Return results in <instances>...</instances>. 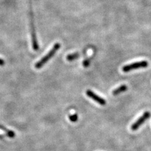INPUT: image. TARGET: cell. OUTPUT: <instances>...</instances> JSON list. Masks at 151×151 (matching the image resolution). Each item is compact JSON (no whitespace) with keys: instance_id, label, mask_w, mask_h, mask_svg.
Returning <instances> with one entry per match:
<instances>
[{"instance_id":"1","label":"cell","mask_w":151,"mask_h":151,"mask_svg":"<svg viewBox=\"0 0 151 151\" xmlns=\"http://www.w3.org/2000/svg\"><path fill=\"white\" fill-rule=\"evenodd\" d=\"M60 44L59 43H56L54 45L53 47L52 48L48 53H47L45 55H44L40 60L35 64V68L36 69H40L43 66L48 62V61L52 59L54 57V55L55 54V53L58 52V50L60 48Z\"/></svg>"},{"instance_id":"2","label":"cell","mask_w":151,"mask_h":151,"mask_svg":"<svg viewBox=\"0 0 151 151\" xmlns=\"http://www.w3.org/2000/svg\"><path fill=\"white\" fill-rule=\"evenodd\" d=\"M29 17H30V32H31V37H32V47L34 50L37 51L39 50V44H38V41L37 39L35 28L34 22V16H33L30 0H29Z\"/></svg>"},{"instance_id":"3","label":"cell","mask_w":151,"mask_h":151,"mask_svg":"<svg viewBox=\"0 0 151 151\" xmlns=\"http://www.w3.org/2000/svg\"><path fill=\"white\" fill-rule=\"evenodd\" d=\"M148 66V63L146 60L139 61V62L133 63L124 65L122 68V70L124 73H129L132 70L137 69L140 68H145Z\"/></svg>"},{"instance_id":"4","label":"cell","mask_w":151,"mask_h":151,"mask_svg":"<svg viewBox=\"0 0 151 151\" xmlns=\"http://www.w3.org/2000/svg\"><path fill=\"white\" fill-rule=\"evenodd\" d=\"M150 116V114L149 111H145V113H144V114L140 118H139V119L132 125L131 129L134 131L137 130L139 127L149 119Z\"/></svg>"},{"instance_id":"5","label":"cell","mask_w":151,"mask_h":151,"mask_svg":"<svg viewBox=\"0 0 151 151\" xmlns=\"http://www.w3.org/2000/svg\"><path fill=\"white\" fill-rule=\"evenodd\" d=\"M86 95L89 98H91L92 100H93L94 101L98 103V104H100V105L104 106L106 104V101L105 99L100 97V96H98L97 94L94 93L93 91L90 90V89H88V90L86 91Z\"/></svg>"},{"instance_id":"6","label":"cell","mask_w":151,"mask_h":151,"mask_svg":"<svg viewBox=\"0 0 151 151\" xmlns=\"http://www.w3.org/2000/svg\"><path fill=\"white\" fill-rule=\"evenodd\" d=\"M127 89H128V87H127V85L122 84L117 88L113 89V91H112V94L114 96H116L118 94H120L122 93L125 92L127 90Z\"/></svg>"},{"instance_id":"7","label":"cell","mask_w":151,"mask_h":151,"mask_svg":"<svg viewBox=\"0 0 151 151\" xmlns=\"http://www.w3.org/2000/svg\"><path fill=\"white\" fill-rule=\"evenodd\" d=\"M0 129H1V130H3V132H6V135L8 137H10V138H14V137H15V133L13 131L8 130L7 129L4 128V127H3L1 125H0Z\"/></svg>"},{"instance_id":"8","label":"cell","mask_w":151,"mask_h":151,"mask_svg":"<svg viewBox=\"0 0 151 151\" xmlns=\"http://www.w3.org/2000/svg\"><path fill=\"white\" fill-rule=\"evenodd\" d=\"M79 57V54L78 52H76V53L68 55L66 59H67V60L69 61H73L75 59H77Z\"/></svg>"},{"instance_id":"9","label":"cell","mask_w":151,"mask_h":151,"mask_svg":"<svg viewBox=\"0 0 151 151\" xmlns=\"http://www.w3.org/2000/svg\"><path fill=\"white\" fill-rule=\"evenodd\" d=\"M69 119L70 121H71L72 122H76L78 120V116L77 113H74V114L73 115H69Z\"/></svg>"},{"instance_id":"10","label":"cell","mask_w":151,"mask_h":151,"mask_svg":"<svg viewBox=\"0 0 151 151\" xmlns=\"http://www.w3.org/2000/svg\"><path fill=\"white\" fill-rule=\"evenodd\" d=\"M89 64H90V60H89V59H85L83 62V65L84 66V68H88V67H89Z\"/></svg>"},{"instance_id":"11","label":"cell","mask_w":151,"mask_h":151,"mask_svg":"<svg viewBox=\"0 0 151 151\" xmlns=\"http://www.w3.org/2000/svg\"><path fill=\"white\" fill-rule=\"evenodd\" d=\"M4 64H5V62H4V60L0 59V66H3Z\"/></svg>"}]
</instances>
